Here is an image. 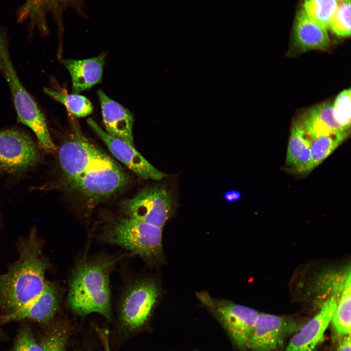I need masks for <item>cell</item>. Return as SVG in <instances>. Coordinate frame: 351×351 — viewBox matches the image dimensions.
I'll list each match as a JSON object with an SVG mask.
<instances>
[{
	"label": "cell",
	"mask_w": 351,
	"mask_h": 351,
	"mask_svg": "<svg viewBox=\"0 0 351 351\" xmlns=\"http://www.w3.org/2000/svg\"><path fill=\"white\" fill-rule=\"evenodd\" d=\"M72 121V133L58 152L61 185L86 199L98 202L128 182L124 170L83 134Z\"/></svg>",
	"instance_id": "1"
},
{
	"label": "cell",
	"mask_w": 351,
	"mask_h": 351,
	"mask_svg": "<svg viewBox=\"0 0 351 351\" xmlns=\"http://www.w3.org/2000/svg\"><path fill=\"white\" fill-rule=\"evenodd\" d=\"M18 258L0 274V314L11 313L39 295L48 280L51 263L43 254V242L35 227L17 242Z\"/></svg>",
	"instance_id": "2"
},
{
	"label": "cell",
	"mask_w": 351,
	"mask_h": 351,
	"mask_svg": "<svg viewBox=\"0 0 351 351\" xmlns=\"http://www.w3.org/2000/svg\"><path fill=\"white\" fill-rule=\"evenodd\" d=\"M133 255L100 253L89 255L85 252L76 262L70 274L66 299L70 310L81 316L98 313L110 320V275L119 261Z\"/></svg>",
	"instance_id": "3"
},
{
	"label": "cell",
	"mask_w": 351,
	"mask_h": 351,
	"mask_svg": "<svg viewBox=\"0 0 351 351\" xmlns=\"http://www.w3.org/2000/svg\"><path fill=\"white\" fill-rule=\"evenodd\" d=\"M0 72L8 84L19 122L36 135L39 145L47 153L57 149L45 117L33 98L20 81L11 58L6 32L0 22Z\"/></svg>",
	"instance_id": "4"
},
{
	"label": "cell",
	"mask_w": 351,
	"mask_h": 351,
	"mask_svg": "<svg viewBox=\"0 0 351 351\" xmlns=\"http://www.w3.org/2000/svg\"><path fill=\"white\" fill-rule=\"evenodd\" d=\"M162 235V229L126 216L110 219L97 238L124 248L152 264L163 257Z\"/></svg>",
	"instance_id": "5"
},
{
	"label": "cell",
	"mask_w": 351,
	"mask_h": 351,
	"mask_svg": "<svg viewBox=\"0 0 351 351\" xmlns=\"http://www.w3.org/2000/svg\"><path fill=\"white\" fill-rule=\"evenodd\" d=\"M159 295L157 283L152 278L136 276L128 280L119 299V318L122 325L131 330L144 325Z\"/></svg>",
	"instance_id": "6"
},
{
	"label": "cell",
	"mask_w": 351,
	"mask_h": 351,
	"mask_svg": "<svg viewBox=\"0 0 351 351\" xmlns=\"http://www.w3.org/2000/svg\"><path fill=\"white\" fill-rule=\"evenodd\" d=\"M41 161L39 148L31 136L18 128L0 129V172L17 176Z\"/></svg>",
	"instance_id": "7"
},
{
	"label": "cell",
	"mask_w": 351,
	"mask_h": 351,
	"mask_svg": "<svg viewBox=\"0 0 351 351\" xmlns=\"http://www.w3.org/2000/svg\"><path fill=\"white\" fill-rule=\"evenodd\" d=\"M175 207L172 192L161 185L144 188L122 203L126 216L161 229L173 214Z\"/></svg>",
	"instance_id": "8"
},
{
	"label": "cell",
	"mask_w": 351,
	"mask_h": 351,
	"mask_svg": "<svg viewBox=\"0 0 351 351\" xmlns=\"http://www.w3.org/2000/svg\"><path fill=\"white\" fill-rule=\"evenodd\" d=\"M196 296L216 314L237 348L243 351L248 349L259 313L251 308L226 300L213 298L204 292L196 293Z\"/></svg>",
	"instance_id": "9"
},
{
	"label": "cell",
	"mask_w": 351,
	"mask_h": 351,
	"mask_svg": "<svg viewBox=\"0 0 351 351\" xmlns=\"http://www.w3.org/2000/svg\"><path fill=\"white\" fill-rule=\"evenodd\" d=\"M83 0H24L17 8L16 20L20 23H26L31 30H37L42 35L49 32L50 17L57 24L59 32L63 28V15L68 9L85 18Z\"/></svg>",
	"instance_id": "10"
},
{
	"label": "cell",
	"mask_w": 351,
	"mask_h": 351,
	"mask_svg": "<svg viewBox=\"0 0 351 351\" xmlns=\"http://www.w3.org/2000/svg\"><path fill=\"white\" fill-rule=\"evenodd\" d=\"M62 296L59 285L48 280L42 291L33 299L11 313L0 314V324L25 319L47 323L58 310Z\"/></svg>",
	"instance_id": "11"
},
{
	"label": "cell",
	"mask_w": 351,
	"mask_h": 351,
	"mask_svg": "<svg viewBox=\"0 0 351 351\" xmlns=\"http://www.w3.org/2000/svg\"><path fill=\"white\" fill-rule=\"evenodd\" d=\"M87 122L113 156L139 177L160 180L166 176V174L157 170L137 152L135 147L109 135L92 118H88Z\"/></svg>",
	"instance_id": "12"
},
{
	"label": "cell",
	"mask_w": 351,
	"mask_h": 351,
	"mask_svg": "<svg viewBox=\"0 0 351 351\" xmlns=\"http://www.w3.org/2000/svg\"><path fill=\"white\" fill-rule=\"evenodd\" d=\"M296 324L284 316L259 313L251 338V351H278L286 337L296 330Z\"/></svg>",
	"instance_id": "13"
},
{
	"label": "cell",
	"mask_w": 351,
	"mask_h": 351,
	"mask_svg": "<svg viewBox=\"0 0 351 351\" xmlns=\"http://www.w3.org/2000/svg\"><path fill=\"white\" fill-rule=\"evenodd\" d=\"M340 292H336L322 305L319 313L293 334L286 351H314L324 340L325 331L337 307Z\"/></svg>",
	"instance_id": "14"
},
{
	"label": "cell",
	"mask_w": 351,
	"mask_h": 351,
	"mask_svg": "<svg viewBox=\"0 0 351 351\" xmlns=\"http://www.w3.org/2000/svg\"><path fill=\"white\" fill-rule=\"evenodd\" d=\"M98 95L106 132L135 147L132 113L110 98L103 91L98 90Z\"/></svg>",
	"instance_id": "15"
},
{
	"label": "cell",
	"mask_w": 351,
	"mask_h": 351,
	"mask_svg": "<svg viewBox=\"0 0 351 351\" xmlns=\"http://www.w3.org/2000/svg\"><path fill=\"white\" fill-rule=\"evenodd\" d=\"M327 30L312 20L301 9L297 12L293 24V44L302 52L324 49L330 44Z\"/></svg>",
	"instance_id": "16"
},
{
	"label": "cell",
	"mask_w": 351,
	"mask_h": 351,
	"mask_svg": "<svg viewBox=\"0 0 351 351\" xmlns=\"http://www.w3.org/2000/svg\"><path fill=\"white\" fill-rule=\"evenodd\" d=\"M105 56L101 54L81 60H62L71 77L73 93L78 94L88 90L101 81Z\"/></svg>",
	"instance_id": "17"
},
{
	"label": "cell",
	"mask_w": 351,
	"mask_h": 351,
	"mask_svg": "<svg viewBox=\"0 0 351 351\" xmlns=\"http://www.w3.org/2000/svg\"><path fill=\"white\" fill-rule=\"evenodd\" d=\"M305 134L311 140L321 136L347 133L343 130L334 116L332 104L326 102L307 111L299 120Z\"/></svg>",
	"instance_id": "18"
},
{
	"label": "cell",
	"mask_w": 351,
	"mask_h": 351,
	"mask_svg": "<svg viewBox=\"0 0 351 351\" xmlns=\"http://www.w3.org/2000/svg\"><path fill=\"white\" fill-rule=\"evenodd\" d=\"M286 164L299 174L311 172L313 168L311 142L299 121L293 123L289 140Z\"/></svg>",
	"instance_id": "19"
},
{
	"label": "cell",
	"mask_w": 351,
	"mask_h": 351,
	"mask_svg": "<svg viewBox=\"0 0 351 351\" xmlns=\"http://www.w3.org/2000/svg\"><path fill=\"white\" fill-rule=\"evenodd\" d=\"M351 293L350 273L331 321L335 339L351 334Z\"/></svg>",
	"instance_id": "20"
},
{
	"label": "cell",
	"mask_w": 351,
	"mask_h": 351,
	"mask_svg": "<svg viewBox=\"0 0 351 351\" xmlns=\"http://www.w3.org/2000/svg\"><path fill=\"white\" fill-rule=\"evenodd\" d=\"M43 91L48 96L62 103L69 112L75 117H86L93 112L92 103L83 96L64 93L48 87H44Z\"/></svg>",
	"instance_id": "21"
},
{
	"label": "cell",
	"mask_w": 351,
	"mask_h": 351,
	"mask_svg": "<svg viewBox=\"0 0 351 351\" xmlns=\"http://www.w3.org/2000/svg\"><path fill=\"white\" fill-rule=\"evenodd\" d=\"M349 133L319 136L311 140V152L314 168L328 157L348 136Z\"/></svg>",
	"instance_id": "22"
},
{
	"label": "cell",
	"mask_w": 351,
	"mask_h": 351,
	"mask_svg": "<svg viewBox=\"0 0 351 351\" xmlns=\"http://www.w3.org/2000/svg\"><path fill=\"white\" fill-rule=\"evenodd\" d=\"M337 6L336 0H304L302 9L312 20L328 29Z\"/></svg>",
	"instance_id": "23"
},
{
	"label": "cell",
	"mask_w": 351,
	"mask_h": 351,
	"mask_svg": "<svg viewBox=\"0 0 351 351\" xmlns=\"http://www.w3.org/2000/svg\"><path fill=\"white\" fill-rule=\"evenodd\" d=\"M336 36L346 38L351 35V0L338 2L336 12L329 28Z\"/></svg>",
	"instance_id": "24"
},
{
	"label": "cell",
	"mask_w": 351,
	"mask_h": 351,
	"mask_svg": "<svg viewBox=\"0 0 351 351\" xmlns=\"http://www.w3.org/2000/svg\"><path fill=\"white\" fill-rule=\"evenodd\" d=\"M351 89H345L339 93L332 104L334 116L343 130L350 132L351 117Z\"/></svg>",
	"instance_id": "25"
},
{
	"label": "cell",
	"mask_w": 351,
	"mask_h": 351,
	"mask_svg": "<svg viewBox=\"0 0 351 351\" xmlns=\"http://www.w3.org/2000/svg\"><path fill=\"white\" fill-rule=\"evenodd\" d=\"M13 351H44L42 346L35 340L32 331L28 327H23L20 331Z\"/></svg>",
	"instance_id": "26"
},
{
	"label": "cell",
	"mask_w": 351,
	"mask_h": 351,
	"mask_svg": "<svg viewBox=\"0 0 351 351\" xmlns=\"http://www.w3.org/2000/svg\"><path fill=\"white\" fill-rule=\"evenodd\" d=\"M62 329H54L44 339L42 346L44 351H65L66 334Z\"/></svg>",
	"instance_id": "27"
},
{
	"label": "cell",
	"mask_w": 351,
	"mask_h": 351,
	"mask_svg": "<svg viewBox=\"0 0 351 351\" xmlns=\"http://www.w3.org/2000/svg\"><path fill=\"white\" fill-rule=\"evenodd\" d=\"M241 193L236 189L227 190L224 192L223 197L227 202L234 203L240 200L241 198Z\"/></svg>",
	"instance_id": "28"
},
{
	"label": "cell",
	"mask_w": 351,
	"mask_h": 351,
	"mask_svg": "<svg viewBox=\"0 0 351 351\" xmlns=\"http://www.w3.org/2000/svg\"><path fill=\"white\" fill-rule=\"evenodd\" d=\"M338 340L336 351H351V334L344 336Z\"/></svg>",
	"instance_id": "29"
},
{
	"label": "cell",
	"mask_w": 351,
	"mask_h": 351,
	"mask_svg": "<svg viewBox=\"0 0 351 351\" xmlns=\"http://www.w3.org/2000/svg\"><path fill=\"white\" fill-rule=\"evenodd\" d=\"M98 335L102 342L105 351H111L109 345L108 334L105 331H98Z\"/></svg>",
	"instance_id": "30"
},
{
	"label": "cell",
	"mask_w": 351,
	"mask_h": 351,
	"mask_svg": "<svg viewBox=\"0 0 351 351\" xmlns=\"http://www.w3.org/2000/svg\"><path fill=\"white\" fill-rule=\"evenodd\" d=\"M336 0L337 1V2H343V1H346L347 0Z\"/></svg>",
	"instance_id": "31"
},
{
	"label": "cell",
	"mask_w": 351,
	"mask_h": 351,
	"mask_svg": "<svg viewBox=\"0 0 351 351\" xmlns=\"http://www.w3.org/2000/svg\"><path fill=\"white\" fill-rule=\"evenodd\" d=\"M1 219H0V230H1Z\"/></svg>",
	"instance_id": "32"
},
{
	"label": "cell",
	"mask_w": 351,
	"mask_h": 351,
	"mask_svg": "<svg viewBox=\"0 0 351 351\" xmlns=\"http://www.w3.org/2000/svg\"></svg>",
	"instance_id": "33"
}]
</instances>
